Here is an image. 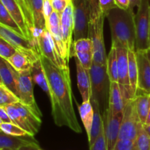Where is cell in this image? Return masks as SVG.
<instances>
[{
  "label": "cell",
  "mask_w": 150,
  "mask_h": 150,
  "mask_svg": "<svg viewBox=\"0 0 150 150\" xmlns=\"http://www.w3.org/2000/svg\"><path fill=\"white\" fill-rule=\"evenodd\" d=\"M40 59L45 72L49 87L51 115L56 125L65 126L76 133L82 129L78 122L73 103L71 79L69 66L59 67L43 55Z\"/></svg>",
  "instance_id": "6da1fadb"
},
{
  "label": "cell",
  "mask_w": 150,
  "mask_h": 150,
  "mask_svg": "<svg viewBox=\"0 0 150 150\" xmlns=\"http://www.w3.org/2000/svg\"><path fill=\"white\" fill-rule=\"evenodd\" d=\"M133 10L112 9L105 16L110 25L111 46L122 47L136 51V28Z\"/></svg>",
  "instance_id": "7a4b0ae2"
},
{
  "label": "cell",
  "mask_w": 150,
  "mask_h": 150,
  "mask_svg": "<svg viewBox=\"0 0 150 150\" xmlns=\"http://www.w3.org/2000/svg\"><path fill=\"white\" fill-rule=\"evenodd\" d=\"M105 18L98 5V0H90L89 38L93 42V62L98 64H106L107 61L103 38Z\"/></svg>",
  "instance_id": "3957f363"
},
{
  "label": "cell",
  "mask_w": 150,
  "mask_h": 150,
  "mask_svg": "<svg viewBox=\"0 0 150 150\" xmlns=\"http://www.w3.org/2000/svg\"><path fill=\"white\" fill-rule=\"evenodd\" d=\"M136 51L150 48V4L149 0H142L135 14Z\"/></svg>",
  "instance_id": "277c9868"
},
{
  "label": "cell",
  "mask_w": 150,
  "mask_h": 150,
  "mask_svg": "<svg viewBox=\"0 0 150 150\" xmlns=\"http://www.w3.org/2000/svg\"><path fill=\"white\" fill-rule=\"evenodd\" d=\"M89 75L92 88L91 99L95 100L99 103H104L108 99L110 89V81L106 64H98L92 63L89 69Z\"/></svg>",
  "instance_id": "5b68a950"
},
{
  "label": "cell",
  "mask_w": 150,
  "mask_h": 150,
  "mask_svg": "<svg viewBox=\"0 0 150 150\" xmlns=\"http://www.w3.org/2000/svg\"><path fill=\"white\" fill-rule=\"evenodd\" d=\"M0 38L11 44L17 51L26 54L32 62L40 58V53L38 45L1 24H0Z\"/></svg>",
  "instance_id": "8992f818"
},
{
  "label": "cell",
  "mask_w": 150,
  "mask_h": 150,
  "mask_svg": "<svg viewBox=\"0 0 150 150\" xmlns=\"http://www.w3.org/2000/svg\"><path fill=\"white\" fill-rule=\"evenodd\" d=\"M74 19V41L89 38L90 0H72Z\"/></svg>",
  "instance_id": "52a82bcc"
},
{
  "label": "cell",
  "mask_w": 150,
  "mask_h": 150,
  "mask_svg": "<svg viewBox=\"0 0 150 150\" xmlns=\"http://www.w3.org/2000/svg\"><path fill=\"white\" fill-rule=\"evenodd\" d=\"M140 122L135 100H130L125 105L118 140L129 139L136 141L138 125Z\"/></svg>",
  "instance_id": "ba28073f"
},
{
  "label": "cell",
  "mask_w": 150,
  "mask_h": 150,
  "mask_svg": "<svg viewBox=\"0 0 150 150\" xmlns=\"http://www.w3.org/2000/svg\"><path fill=\"white\" fill-rule=\"evenodd\" d=\"M118 61V83L125 104L135 97L130 86L128 75V49L117 47Z\"/></svg>",
  "instance_id": "9c48e42d"
},
{
  "label": "cell",
  "mask_w": 150,
  "mask_h": 150,
  "mask_svg": "<svg viewBox=\"0 0 150 150\" xmlns=\"http://www.w3.org/2000/svg\"><path fill=\"white\" fill-rule=\"evenodd\" d=\"M32 79L30 70L19 73L18 79V98L20 102L30 107L32 110L42 116L34 97Z\"/></svg>",
  "instance_id": "30bf717a"
},
{
  "label": "cell",
  "mask_w": 150,
  "mask_h": 150,
  "mask_svg": "<svg viewBox=\"0 0 150 150\" xmlns=\"http://www.w3.org/2000/svg\"><path fill=\"white\" fill-rule=\"evenodd\" d=\"M37 40L40 54L51 60L58 67H65L69 66L68 63L64 62L57 53L52 37L46 28L38 33Z\"/></svg>",
  "instance_id": "8fae6325"
},
{
  "label": "cell",
  "mask_w": 150,
  "mask_h": 150,
  "mask_svg": "<svg viewBox=\"0 0 150 150\" xmlns=\"http://www.w3.org/2000/svg\"><path fill=\"white\" fill-rule=\"evenodd\" d=\"M123 117V112L112 115L107 108L104 112L103 124L108 150H114L120 134V126Z\"/></svg>",
  "instance_id": "7c38bea8"
},
{
  "label": "cell",
  "mask_w": 150,
  "mask_h": 150,
  "mask_svg": "<svg viewBox=\"0 0 150 150\" xmlns=\"http://www.w3.org/2000/svg\"><path fill=\"white\" fill-rule=\"evenodd\" d=\"M136 57L138 66L137 92L150 94V62L146 50L136 51Z\"/></svg>",
  "instance_id": "4fadbf2b"
},
{
  "label": "cell",
  "mask_w": 150,
  "mask_h": 150,
  "mask_svg": "<svg viewBox=\"0 0 150 150\" xmlns=\"http://www.w3.org/2000/svg\"><path fill=\"white\" fill-rule=\"evenodd\" d=\"M61 27L66 52L70 57L71 47L73 45V34L74 32L73 5L72 0L69 1L67 7L61 15Z\"/></svg>",
  "instance_id": "5bb4252c"
},
{
  "label": "cell",
  "mask_w": 150,
  "mask_h": 150,
  "mask_svg": "<svg viewBox=\"0 0 150 150\" xmlns=\"http://www.w3.org/2000/svg\"><path fill=\"white\" fill-rule=\"evenodd\" d=\"M1 1L4 5V7H6L7 11L11 15L15 21L18 25L20 29H21L24 38L38 45V40H36L32 34L31 33L30 30L27 26L26 19L23 16V12H22L21 9L19 7L16 0H1Z\"/></svg>",
  "instance_id": "9a60e30c"
},
{
  "label": "cell",
  "mask_w": 150,
  "mask_h": 150,
  "mask_svg": "<svg viewBox=\"0 0 150 150\" xmlns=\"http://www.w3.org/2000/svg\"><path fill=\"white\" fill-rule=\"evenodd\" d=\"M0 76L2 83L12 91L18 94V79L19 73L9 63L7 59L0 57Z\"/></svg>",
  "instance_id": "2e32d148"
},
{
  "label": "cell",
  "mask_w": 150,
  "mask_h": 150,
  "mask_svg": "<svg viewBox=\"0 0 150 150\" xmlns=\"http://www.w3.org/2000/svg\"><path fill=\"white\" fill-rule=\"evenodd\" d=\"M30 144H39L34 136H16L0 130V149L18 150L20 147Z\"/></svg>",
  "instance_id": "e0dca14e"
},
{
  "label": "cell",
  "mask_w": 150,
  "mask_h": 150,
  "mask_svg": "<svg viewBox=\"0 0 150 150\" xmlns=\"http://www.w3.org/2000/svg\"><path fill=\"white\" fill-rule=\"evenodd\" d=\"M76 72H77L78 88L80 92L83 102L90 100L92 97V88L89 70H86L82 66L77 57H75Z\"/></svg>",
  "instance_id": "ac0fdd59"
},
{
  "label": "cell",
  "mask_w": 150,
  "mask_h": 150,
  "mask_svg": "<svg viewBox=\"0 0 150 150\" xmlns=\"http://www.w3.org/2000/svg\"><path fill=\"white\" fill-rule=\"evenodd\" d=\"M15 105H16L21 115L23 117L26 124L27 125L32 135L35 136L38 133L41 127V124H42L41 117L42 116L35 112L30 107L24 105L21 102L16 103Z\"/></svg>",
  "instance_id": "d6986e66"
},
{
  "label": "cell",
  "mask_w": 150,
  "mask_h": 150,
  "mask_svg": "<svg viewBox=\"0 0 150 150\" xmlns=\"http://www.w3.org/2000/svg\"><path fill=\"white\" fill-rule=\"evenodd\" d=\"M125 102L123 99L118 82L110 83L108 95V109L112 115H116L124 111Z\"/></svg>",
  "instance_id": "ffe728a7"
},
{
  "label": "cell",
  "mask_w": 150,
  "mask_h": 150,
  "mask_svg": "<svg viewBox=\"0 0 150 150\" xmlns=\"http://www.w3.org/2000/svg\"><path fill=\"white\" fill-rule=\"evenodd\" d=\"M30 72L32 81L38 84L44 92H45L48 95H49L48 80L40 58L32 62Z\"/></svg>",
  "instance_id": "44dd1931"
},
{
  "label": "cell",
  "mask_w": 150,
  "mask_h": 150,
  "mask_svg": "<svg viewBox=\"0 0 150 150\" xmlns=\"http://www.w3.org/2000/svg\"><path fill=\"white\" fill-rule=\"evenodd\" d=\"M92 103V107L94 109V118L93 122H92V128H91L90 134L88 136V140H89V147L92 146L94 142L97 139V138L99 136L103 127V120L100 114V107L99 103L95 100H90Z\"/></svg>",
  "instance_id": "7402d4cb"
},
{
  "label": "cell",
  "mask_w": 150,
  "mask_h": 150,
  "mask_svg": "<svg viewBox=\"0 0 150 150\" xmlns=\"http://www.w3.org/2000/svg\"><path fill=\"white\" fill-rule=\"evenodd\" d=\"M149 95L150 94L145 92H137L135 96L136 111L139 120L143 125L146 123L149 109Z\"/></svg>",
  "instance_id": "603a6c76"
},
{
  "label": "cell",
  "mask_w": 150,
  "mask_h": 150,
  "mask_svg": "<svg viewBox=\"0 0 150 150\" xmlns=\"http://www.w3.org/2000/svg\"><path fill=\"white\" fill-rule=\"evenodd\" d=\"M43 1L44 0H32V10L34 25L36 31V38L41 30L46 28L43 13Z\"/></svg>",
  "instance_id": "cb8c5ba5"
},
{
  "label": "cell",
  "mask_w": 150,
  "mask_h": 150,
  "mask_svg": "<svg viewBox=\"0 0 150 150\" xmlns=\"http://www.w3.org/2000/svg\"><path fill=\"white\" fill-rule=\"evenodd\" d=\"M79 112L86 130V134L87 136H89L90 134L94 118V109L91 101L87 100L82 102V103L79 105Z\"/></svg>",
  "instance_id": "d4e9b609"
},
{
  "label": "cell",
  "mask_w": 150,
  "mask_h": 150,
  "mask_svg": "<svg viewBox=\"0 0 150 150\" xmlns=\"http://www.w3.org/2000/svg\"><path fill=\"white\" fill-rule=\"evenodd\" d=\"M7 61L18 73L30 70L32 64V61L29 59V57L19 51H16L7 59Z\"/></svg>",
  "instance_id": "484cf974"
},
{
  "label": "cell",
  "mask_w": 150,
  "mask_h": 150,
  "mask_svg": "<svg viewBox=\"0 0 150 150\" xmlns=\"http://www.w3.org/2000/svg\"><path fill=\"white\" fill-rule=\"evenodd\" d=\"M128 75L132 91L136 96L138 89V66L136 51L128 50Z\"/></svg>",
  "instance_id": "4316f807"
},
{
  "label": "cell",
  "mask_w": 150,
  "mask_h": 150,
  "mask_svg": "<svg viewBox=\"0 0 150 150\" xmlns=\"http://www.w3.org/2000/svg\"><path fill=\"white\" fill-rule=\"evenodd\" d=\"M107 73L111 82H118V61L117 48L111 46L109 54L107 56Z\"/></svg>",
  "instance_id": "83f0119b"
},
{
  "label": "cell",
  "mask_w": 150,
  "mask_h": 150,
  "mask_svg": "<svg viewBox=\"0 0 150 150\" xmlns=\"http://www.w3.org/2000/svg\"><path fill=\"white\" fill-rule=\"evenodd\" d=\"M0 24L12 29L18 35L24 37L21 29H20L17 23L15 21V20L13 18L10 13L7 11V10L4 7L1 0H0Z\"/></svg>",
  "instance_id": "f1b7e54d"
},
{
  "label": "cell",
  "mask_w": 150,
  "mask_h": 150,
  "mask_svg": "<svg viewBox=\"0 0 150 150\" xmlns=\"http://www.w3.org/2000/svg\"><path fill=\"white\" fill-rule=\"evenodd\" d=\"M4 108L5 109L6 112L8 114L9 117L11 120L12 122L14 123V124L17 125L18 126H19L20 127H21L22 129H23L24 130H26L28 133H29V136H32V133H31L30 130L28 127L27 125L26 124V122L23 120V117L21 115L20 112L18 110L16 105L14 104H11V105H7V106L4 107Z\"/></svg>",
  "instance_id": "f546056e"
},
{
  "label": "cell",
  "mask_w": 150,
  "mask_h": 150,
  "mask_svg": "<svg viewBox=\"0 0 150 150\" xmlns=\"http://www.w3.org/2000/svg\"><path fill=\"white\" fill-rule=\"evenodd\" d=\"M136 144L138 150H150V136L141 122L138 125Z\"/></svg>",
  "instance_id": "4dcf8cb0"
},
{
  "label": "cell",
  "mask_w": 150,
  "mask_h": 150,
  "mask_svg": "<svg viewBox=\"0 0 150 150\" xmlns=\"http://www.w3.org/2000/svg\"><path fill=\"white\" fill-rule=\"evenodd\" d=\"M20 102V100L10 89L4 84H0V107L7 106Z\"/></svg>",
  "instance_id": "1f68e13d"
},
{
  "label": "cell",
  "mask_w": 150,
  "mask_h": 150,
  "mask_svg": "<svg viewBox=\"0 0 150 150\" xmlns=\"http://www.w3.org/2000/svg\"><path fill=\"white\" fill-rule=\"evenodd\" d=\"M73 50H71L70 57L76 53H83V52H93L94 46L92 41L88 38H82L77 40L73 42Z\"/></svg>",
  "instance_id": "d6a6232c"
},
{
  "label": "cell",
  "mask_w": 150,
  "mask_h": 150,
  "mask_svg": "<svg viewBox=\"0 0 150 150\" xmlns=\"http://www.w3.org/2000/svg\"><path fill=\"white\" fill-rule=\"evenodd\" d=\"M0 130L9 135L16 136H29V133L13 122H2L0 125Z\"/></svg>",
  "instance_id": "836d02e7"
},
{
  "label": "cell",
  "mask_w": 150,
  "mask_h": 150,
  "mask_svg": "<svg viewBox=\"0 0 150 150\" xmlns=\"http://www.w3.org/2000/svg\"><path fill=\"white\" fill-rule=\"evenodd\" d=\"M16 2L18 3V4L19 5V7H21V9L22 12H23V16H24L25 19H26V23H27V26L28 27H29V30H30L31 33L32 34V35L34 36L35 39L36 40V31H35V25H34V21L32 15L31 14V13L29 11L27 7H26V4H25L23 0H16Z\"/></svg>",
  "instance_id": "e575fe53"
},
{
  "label": "cell",
  "mask_w": 150,
  "mask_h": 150,
  "mask_svg": "<svg viewBox=\"0 0 150 150\" xmlns=\"http://www.w3.org/2000/svg\"><path fill=\"white\" fill-rule=\"evenodd\" d=\"M16 51L17 49L14 46L3 38H0V57L7 60Z\"/></svg>",
  "instance_id": "d590c367"
},
{
  "label": "cell",
  "mask_w": 150,
  "mask_h": 150,
  "mask_svg": "<svg viewBox=\"0 0 150 150\" xmlns=\"http://www.w3.org/2000/svg\"><path fill=\"white\" fill-rule=\"evenodd\" d=\"M73 57H77L82 66L86 70H89L93 63V52L76 53L73 54Z\"/></svg>",
  "instance_id": "8d00e7d4"
},
{
  "label": "cell",
  "mask_w": 150,
  "mask_h": 150,
  "mask_svg": "<svg viewBox=\"0 0 150 150\" xmlns=\"http://www.w3.org/2000/svg\"><path fill=\"white\" fill-rule=\"evenodd\" d=\"M89 150H108L105 130H104V124L103 127L99 136L97 138V139L94 142L93 144L92 145V146L89 147Z\"/></svg>",
  "instance_id": "74e56055"
},
{
  "label": "cell",
  "mask_w": 150,
  "mask_h": 150,
  "mask_svg": "<svg viewBox=\"0 0 150 150\" xmlns=\"http://www.w3.org/2000/svg\"><path fill=\"white\" fill-rule=\"evenodd\" d=\"M114 150H138L136 141L121 139L117 141Z\"/></svg>",
  "instance_id": "f35d334b"
},
{
  "label": "cell",
  "mask_w": 150,
  "mask_h": 150,
  "mask_svg": "<svg viewBox=\"0 0 150 150\" xmlns=\"http://www.w3.org/2000/svg\"><path fill=\"white\" fill-rule=\"evenodd\" d=\"M60 26H61V15L54 10L45 23V27L48 29L50 28L58 27Z\"/></svg>",
  "instance_id": "ab89813d"
},
{
  "label": "cell",
  "mask_w": 150,
  "mask_h": 150,
  "mask_svg": "<svg viewBox=\"0 0 150 150\" xmlns=\"http://www.w3.org/2000/svg\"><path fill=\"white\" fill-rule=\"evenodd\" d=\"M98 5L105 16L110 10L118 7L114 0H98Z\"/></svg>",
  "instance_id": "60d3db41"
},
{
  "label": "cell",
  "mask_w": 150,
  "mask_h": 150,
  "mask_svg": "<svg viewBox=\"0 0 150 150\" xmlns=\"http://www.w3.org/2000/svg\"><path fill=\"white\" fill-rule=\"evenodd\" d=\"M70 0H51L54 10L62 15Z\"/></svg>",
  "instance_id": "b9f144b4"
},
{
  "label": "cell",
  "mask_w": 150,
  "mask_h": 150,
  "mask_svg": "<svg viewBox=\"0 0 150 150\" xmlns=\"http://www.w3.org/2000/svg\"><path fill=\"white\" fill-rule=\"evenodd\" d=\"M54 11L52 4H51V0H44L43 1V13L44 17H45V23L48 21V18L51 16L52 12Z\"/></svg>",
  "instance_id": "7bdbcfd3"
},
{
  "label": "cell",
  "mask_w": 150,
  "mask_h": 150,
  "mask_svg": "<svg viewBox=\"0 0 150 150\" xmlns=\"http://www.w3.org/2000/svg\"><path fill=\"white\" fill-rule=\"evenodd\" d=\"M0 119L2 120L3 122H12L11 120L9 117L7 113L6 112L5 109L2 107H0Z\"/></svg>",
  "instance_id": "ee69618b"
},
{
  "label": "cell",
  "mask_w": 150,
  "mask_h": 150,
  "mask_svg": "<svg viewBox=\"0 0 150 150\" xmlns=\"http://www.w3.org/2000/svg\"><path fill=\"white\" fill-rule=\"evenodd\" d=\"M18 150H43L39 146V144H30L24 145L20 147Z\"/></svg>",
  "instance_id": "f6af8a7d"
},
{
  "label": "cell",
  "mask_w": 150,
  "mask_h": 150,
  "mask_svg": "<svg viewBox=\"0 0 150 150\" xmlns=\"http://www.w3.org/2000/svg\"><path fill=\"white\" fill-rule=\"evenodd\" d=\"M118 7L124 10L129 9V2L127 0H114Z\"/></svg>",
  "instance_id": "bcb514c9"
},
{
  "label": "cell",
  "mask_w": 150,
  "mask_h": 150,
  "mask_svg": "<svg viewBox=\"0 0 150 150\" xmlns=\"http://www.w3.org/2000/svg\"><path fill=\"white\" fill-rule=\"evenodd\" d=\"M129 2V9L133 10L136 7H139L142 0H127Z\"/></svg>",
  "instance_id": "7dc6e473"
},
{
  "label": "cell",
  "mask_w": 150,
  "mask_h": 150,
  "mask_svg": "<svg viewBox=\"0 0 150 150\" xmlns=\"http://www.w3.org/2000/svg\"><path fill=\"white\" fill-rule=\"evenodd\" d=\"M23 1H24L26 7H27V9L29 10V11L30 12L31 14L32 15V0H23ZM32 17H33V16H32Z\"/></svg>",
  "instance_id": "c3c4849f"
},
{
  "label": "cell",
  "mask_w": 150,
  "mask_h": 150,
  "mask_svg": "<svg viewBox=\"0 0 150 150\" xmlns=\"http://www.w3.org/2000/svg\"><path fill=\"white\" fill-rule=\"evenodd\" d=\"M150 124V95H149V113H148L147 119H146V123L144 125H149Z\"/></svg>",
  "instance_id": "681fc988"
},
{
  "label": "cell",
  "mask_w": 150,
  "mask_h": 150,
  "mask_svg": "<svg viewBox=\"0 0 150 150\" xmlns=\"http://www.w3.org/2000/svg\"><path fill=\"white\" fill-rule=\"evenodd\" d=\"M144 127L145 130L146 131L147 134L150 136V124L149 125H144Z\"/></svg>",
  "instance_id": "f907efd6"
},
{
  "label": "cell",
  "mask_w": 150,
  "mask_h": 150,
  "mask_svg": "<svg viewBox=\"0 0 150 150\" xmlns=\"http://www.w3.org/2000/svg\"><path fill=\"white\" fill-rule=\"evenodd\" d=\"M146 54H147L148 58H149V62H150V48H149V49L146 50Z\"/></svg>",
  "instance_id": "816d5d0a"
},
{
  "label": "cell",
  "mask_w": 150,
  "mask_h": 150,
  "mask_svg": "<svg viewBox=\"0 0 150 150\" xmlns=\"http://www.w3.org/2000/svg\"><path fill=\"white\" fill-rule=\"evenodd\" d=\"M0 84H3L2 81H1V76H0Z\"/></svg>",
  "instance_id": "f5cc1de1"
},
{
  "label": "cell",
  "mask_w": 150,
  "mask_h": 150,
  "mask_svg": "<svg viewBox=\"0 0 150 150\" xmlns=\"http://www.w3.org/2000/svg\"><path fill=\"white\" fill-rule=\"evenodd\" d=\"M2 122H2V120H1V119H0V125H1V123H2Z\"/></svg>",
  "instance_id": "db71d44e"
},
{
  "label": "cell",
  "mask_w": 150,
  "mask_h": 150,
  "mask_svg": "<svg viewBox=\"0 0 150 150\" xmlns=\"http://www.w3.org/2000/svg\"><path fill=\"white\" fill-rule=\"evenodd\" d=\"M149 41H150V32H149Z\"/></svg>",
  "instance_id": "11a10c76"
},
{
  "label": "cell",
  "mask_w": 150,
  "mask_h": 150,
  "mask_svg": "<svg viewBox=\"0 0 150 150\" xmlns=\"http://www.w3.org/2000/svg\"><path fill=\"white\" fill-rule=\"evenodd\" d=\"M1 150H10V149H1Z\"/></svg>",
  "instance_id": "9f6ffc18"
},
{
  "label": "cell",
  "mask_w": 150,
  "mask_h": 150,
  "mask_svg": "<svg viewBox=\"0 0 150 150\" xmlns=\"http://www.w3.org/2000/svg\"><path fill=\"white\" fill-rule=\"evenodd\" d=\"M0 150H1V149H0Z\"/></svg>",
  "instance_id": "6f0895ef"
}]
</instances>
